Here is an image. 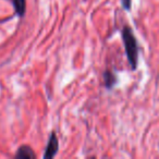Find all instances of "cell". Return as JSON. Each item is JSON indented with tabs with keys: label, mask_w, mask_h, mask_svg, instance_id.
Instances as JSON below:
<instances>
[{
	"label": "cell",
	"mask_w": 159,
	"mask_h": 159,
	"mask_svg": "<svg viewBox=\"0 0 159 159\" xmlns=\"http://www.w3.org/2000/svg\"><path fill=\"white\" fill-rule=\"evenodd\" d=\"M122 38H123L124 47H125V52L128 60L131 64V68L134 70L137 66V58H139V47L133 35L132 30L129 26L124 27L122 31Z\"/></svg>",
	"instance_id": "6da1fadb"
},
{
	"label": "cell",
	"mask_w": 159,
	"mask_h": 159,
	"mask_svg": "<svg viewBox=\"0 0 159 159\" xmlns=\"http://www.w3.org/2000/svg\"><path fill=\"white\" fill-rule=\"evenodd\" d=\"M58 148H59V143H58L57 135H56V133H51L50 137H49L48 145H47L46 150H45L44 158L45 159L53 158L55 155L57 154Z\"/></svg>",
	"instance_id": "7a4b0ae2"
},
{
	"label": "cell",
	"mask_w": 159,
	"mask_h": 159,
	"mask_svg": "<svg viewBox=\"0 0 159 159\" xmlns=\"http://www.w3.org/2000/svg\"><path fill=\"white\" fill-rule=\"evenodd\" d=\"M16 157L19 159H34L36 157V155L34 154L33 149L30 146L24 145V146H21L18 149Z\"/></svg>",
	"instance_id": "3957f363"
},
{
	"label": "cell",
	"mask_w": 159,
	"mask_h": 159,
	"mask_svg": "<svg viewBox=\"0 0 159 159\" xmlns=\"http://www.w3.org/2000/svg\"><path fill=\"white\" fill-rule=\"evenodd\" d=\"M14 10H16V14L20 16H23L25 13V9H26V3L25 0H12Z\"/></svg>",
	"instance_id": "277c9868"
},
{
	"label": "cell",
	"mask_w": 159,
	"mask_h": 159,
	"mask_svg": "<svg viewBox=\"0 0 159 159\" xmlns=\"http://www.w3.org/2000/svg\"><path fill=\"white\" fill-rule=\"evenodd\" d=\"M104 80H105V85L108 89H111L116 84V75L112 72H110V71H106L105 72Z\"/></svg>",
	"instance_id": "5b68a950"
},
{
	"label": "cell",
	"mask_w": 159,
	"mask_h": 159,
	"mask_svg": "<svg viewBox=\"0 0 159 159\" xmlns=\"http://www.w3.org/2000/svg\"><path fill=\"white\" fill-rule=\"evenodd\" d=\"M121 2H122V6H123L124 9L130 10V8H131V0H121Z\"/></svg>",
	"instance_id": "8992f818"
}]
</instances>
